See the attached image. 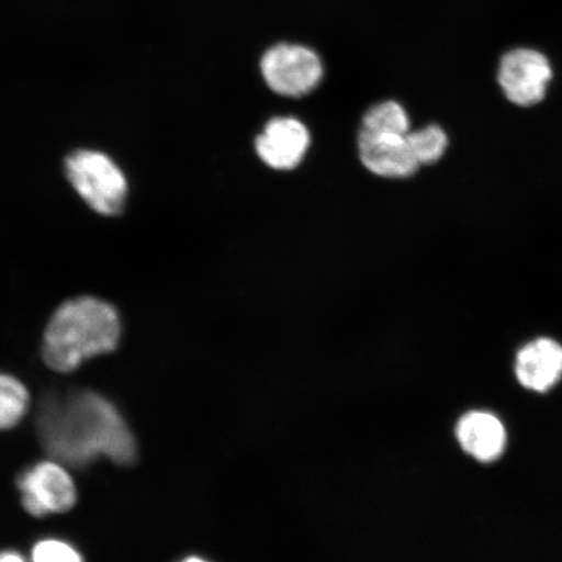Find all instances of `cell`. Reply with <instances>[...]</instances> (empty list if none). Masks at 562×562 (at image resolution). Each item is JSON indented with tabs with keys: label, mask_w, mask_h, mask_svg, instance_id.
I'll return each instance as SVG.
<instances>
[{
	"label": "cell",
	"mask_w": 562,
	"mask_h": 562,
	"mask_svg": "<svg viewBox=\"0 0 562 562\" xmlns=\"http://www.w3.org/2000/svg\"><path fill=\"white\" fill-rule=\"evenodd\" d=\"M42 446L55 460L83 467L105 457L119 465L136 460V441L122 414L91 391L48 397L37 418Z\"/></svg>",
	"instance_id": "6da1fadb"
},
{
	"label": "cell",
	"mask_w": 562,
	"mask_h": 562,
	"mask_svg": "<svg viewBox=\"0 0 562 562\" xmlns=\"http://www.w3.org/2000/svg\"><path fill=\"white\" fill-rule=\"evenodd\" d=\"M121 336V316L109 302L91 296L68 300L48 322L44 360L54 371L70 372L89 358L114 351Z\"/></svg>",
	"instance_id": "7a4b0ae2"
},
{
	"label": "cell",
	"mask_w": 562,
	"mask_h": 562,
	"mask_svg": "<svg viewBox=\"0 0 562 562\" xmlns=\"http://www.w3.org/2000/svg\"><path fill=\"white\" fill-rule=\"evenodd\" d=\"M66 175L75 191L101 215L121 214L128 184L119 166L95 150H77L66 159Z\"/></svg>",
	"instance_id": "3957f363"
},
{
	"label": "cell",
	"mask_w": 562,
	"mask_h": 562,
	"mask_svg": "<svg viewBox=\"0 0 562 562\" xmlns=\"http://www.w3.org/2000/svg\"><path fill=\"white\" fill-rule=\"evenodd\" d=\"M263 80L279 95L299 98L312 93L323 79L319 55L312 48L279 44L261 60Z\"/></svg>",
	"instance_id": "277c9868"
},
{
	"label": "cell",
	"mask_w": 562,
	"mask_h": 562,
	"mask_svg": "<svg viewBox=\"0 0 562 562\" xmlns=\"http://www.w3.org/2000/svg\"><path fill=\"white\" fill-rule=\"evenodd\" d=\"M551 80L550 60L531 48H517L505 54L497 74L504 95L519 108H531L542 102Z\"/></svg>",
	"instance_id": "5b68a950"
},
{
	"label": "cell",
	"mask_w": 562,
	"mask_h": 562,
	"mask_svg": "<svg viewBox=\"0 0 562 562\" xmlns=\"http://www.w3.org/2000/svg\"><path fill=\"white\" fill-rule=\"evenodd\" d=\"M21 502L30 515L45 517L74 508L76 487L59 462L45 461L27 470L19 480Z\"/></svg>",
	"instance_id": "8992f818"
},
{
	"label": "cell",
	"mask_w": 562,
	"mask_h": 562,
	"mask_svg": "<svg viewBox=\"0 0 562 562\" xmlns=\"http://www.w3.org/2000/svg\"><path fill=\"white\" fill-rule=\"evenodd\" d=\"M311 133L294 117H273L256 139L258 157L279 171L300 166L311 147Z\"/></svg>",
	"instance_id": "52a82bcc"
},
{
	"label": "cell",
	"mask_w": 562,
	"mask_h": 562,
	"mask_svg": "<svg viewBox=\"0 0 562 562\" xmlns=\"http://www.w3.org/2000/svg\"><path fill=\"white\" fill-rule=\"evenodd\" d=\"M358 154L362 165L381 178L406 179L419 170L406 136L378 135L360 131Z\"/></svg>",
	"instance_id": "ba28073f"
},
{
	"label": "cell",
	"mask_w": 562,
	"mask_h": 562,
	"mask_svg": "<svg viewBox=\"0 0 562 562\" xmlns=\"http://www.w3.org/2000/svg\"><path fill=\"white\" fill-rule=\"evenodd\" d=\"M515 372L525 389L546 393L562 379V346L551 337H538L518 350Z\"/></svg>",
	"instance_id": "9c48e42d"
},
{
	"label": "cell",
	"mask_w": 562,
	"mask_h": 562,
	"mask_svg": "<svg viewBox=\"0 0 562 562\" xmlns=\"http://www.w3.org/2000/svg\"><path fill=\"white\" fill-rule=\"evenodd\" d=\"M456 438L469 456L483 463L501 459L507 447V431L495 414L473 411L460 418Z\"/></svg>",
	"instance_id": "30bf717a"
},
{
	"label": "cell",
	"mask_w": 562,
	"mask_h": 562,
	"mask_svg": "<svg viewBox=\"0 0 562 562\" xmlns=\"http://www.w3.org/2000/svg\"><path fill=\"white\" fill-rule=\"evenodd\" d=\"M361 131L378 135L406 136L411 132L409 115L395 101L378 103L364 114Z\"/></svg>",
	"instance_id": "8fae6325"
},
{
	"label": "cell",
	"mask_w": 562,
	"mask_h": 562,
	"mask_svg": "<svg viewBox=\"0 0 562 562\" xmlns=\"http://www.w3.org/2000/svg\"><path fill=\"white\" fill-rule=\"evenodd\" d=\"M30 407V392L11 375L0 374V430L19 425Z\"/></svg>",
	"instance_id": "7c38bea8"
},
{
	"label": "cell",
	"mask_w": 562,
	"mask_h": 562,
	"mask_svg": "<svg viewBox=\"0 0 562 562\" xmlns=\"http://www.w3.org/2000/svg\"><path fill=\"white\" fill-rule=\"evenodd\" d=\"M406 139L419 167L437 164L446 156L449 145L447 132L437 124L411 131L407 133Z\"/></svg>",
	"instance_id": "4fadbf2b"
},
{
	"label": "cell",
	"mask_w": 562,
	"mask_h": 562,
	"mask_svg": "<svg viewBox=\"0 0 562 562\" xmlns=\"http://www.w3.org/2000/svg\"><path fill=\"white\" fill-rule=\"evenodd\" d=\"M32 562H83L81 554L63 540L46 539L35 544Z\"/></svg>",
	"instance_id": "5bb4252c"
},
{
	"label": "cell",
	"mask_w": 562,
	"mask_h": 562,
	"mask_svg": "<svg viewBox=\"0 0 562 562\" xmlns=\"http://www.w3.org/2000/svg\"><path fill=\"white\" fill-rule=\"evenodd\" d=\"M0 562H25L24 558L16 552H0Z\"/></svg>",
	"instance_id": "9a60e30c"
},
{
	"label": "cell",
	"mask_w": 562,
	"mask_h": 562,
	"mask_svg": "<svg viewBox=\"0 0 562 562\" xmlns=\"http://www.w3.org/2000/svg\"><path fill=\"white\" fill-rule=\"evenodd\" d=\"M181 562H207V561L202 560L200 558H188V559H186L184 561H181Z\"/></svg>",
	"instance_id": "2e32d148"
}]
</instances>
